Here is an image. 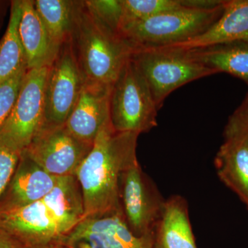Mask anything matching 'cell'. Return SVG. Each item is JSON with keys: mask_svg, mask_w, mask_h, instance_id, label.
<instances>
[{"mask_svg": "<svg viewBox=\"0 0 248 248\" xmlns=\"http://www.w3.org/2000/svg\"><path fill=\"white\" fill-rule=\"evenodd\" d=\"M60 244L67 248H155L154 233L134 234L119 210L86 217Z\"/></svg>", "mask_w": 248, "mask_h": 248, "instance_id": "cell-11", "label": "cell"}, {"mask_svg": "<svg viewBox=\"0 0 248 248\" xmlns=\"http://www.w3.org/2000/svg\"><path fill=\"white\" fill-rule=\"evenodd\" d=\"M73 1L71 0L33 1L35 10L45 24L52 43L58 50L71 37Z\"/></svg>", "mask_w": 248, "mask_h": 248, "instance_id": "cell-20", "label": "cell"}, {"mask_svg": "<svg viewBox=\"0 0 248 248\" xmlns=\"http://www.w3.org/2000/svg\"><path fill=\"white\" fill-rule=\"evenodd\" d=\"M224 138L215 156L217 174L248 209V139L228 125Z\"/></svg>", "mask_w": 248, "mask_h": 248, "instance_id": "cell-14", "label": "cell"}, {"mask_svg": "<svg viewBox=\"0 0 248 248\" xmlns=\"http://www.w3.org/2000/svg\"><path fill=\"white\" fill-rule=\"evenodd\" d=\"M241 108L244 109V110L247 111L248 112V100L246 101V102L245 103L244 105L241 107Z\"/></svg>", "mask_w": 248, "mask_h": 248, "instance_id": "cell-29", "label": "cell"}, {"mask_svg": "<svg viewBox=\"0 0 248 248\" xmlns=\"http://www.w3.org/2000/svg\"><path fill=\"white\" fill-rule=\"evenodd\" d=\"M27 71L22 70L0 84V130L14 107Z\"/></svg>", "mask_w": 248, "mask_h": 248, "instance_id": "cell-23", "label": "cell"}, {"mask_svg": "<svg viewBox=\"0 0 248 248\" xmlns=\"http://www.w3.org/2000/svg\"><path fill=\"white\" fill-rule=\"evenodd\" d=\"M0 248H25L7 232L0 228Z\"/></svg>", "mask_w": 248, "mask_h": 248, "instance_id": "cell-26", "label": "cell"}, {"mask_svg": "<svg viewBox=\"0 0 248 248\" xmlns=\"http://www.w3.org/2000/svg\"><path fill=\"white\" fill-rule=\"evenodd\" d=\"M60 177L49 174L24 152L0 199V211L25 206L46 197Z\"/></svg>", "mask_w": 248, "mask_h": 248, "instance_id": "cell-13", "label": "cell"}, {"mask_svg": "<svg viewBox=\"0 0 248 248\" xmlns=\"http://www.w3.org/2000/svg\"><path fill=\"white\" fill-rule=\"evenodd\" d=\"M84 84L70 40L62 45L49 67L45 88V124L65 125Z\"/></svg>", "mask_w": 248, "mask_h": 248, "instance_id": "cell-10", "label": "cell"}, {"mask_svg": "<svg viewBox=\"0 0 248 248\" xmlns=\"http://www.w3.org/2000/svg\"><path fill=\"white\" fill-rule=\"evenodd\" d=\"M231 42L248 44V0L224 1L221 16L202 35L183 43L158 48L185 50Z\"/></svg>", "mask_w": 248, "mask_h": 248, "instance_id": "cell-15", "label": "cell"}, {"mask_svg": "<svg viewBox=\"0 0 248 248\" xmlns=\"http://www.w3.org/2000/svg\"><path fill=\"white\" fill-rule=\"evenodd\" d=\"M223 3L224 1L186 0L185 6L180 9L124 28L120 36L133 51L183 43L210 29L221 16Z\"/></svg>", "mask_w": 248, "mask_h": 248, "instance_id": "cell-4", "label": "cell"}, {"mask_svg": "<svg viewBox=\"0 0 248 248\" xmlns=\"http://www.w3.org/2000/svg\"><path fill=\"white\" fill-rule=\"evenodd\" d=\"M185 5L186 0H122L123 15L120 32L129 25L162 13L180 9Z\"/></svg>", "mask_w": 248, "mask_h": 248, "instance_id": "cell-21", "label": "cell"}, {"mask_svg": "<svg viewBox=\"0 0 248 248\" xmlns=\"http://www.w3.org/2000/svg\"><path fill=\"white\" fill-rule=\"evenodd\" d=\"M182 51L194 61L209 69L217 73H228L248 84V43L218 44Z\"/></svg>", "mask_w": 248, "mask_h": 248, "instance_id": "cell-18", "label": "cell"}, {"mask_svg": "<svg viewBox=\"0 0 248 248\" xmlns=\"http://www.w3.org/2000/svg\"><path fill=\"white\" fill-rule=\"evenodd\" d=\"M227 125L238 130L248 139V112L244 109H238L231 116Z\"/></svg>", "mask_w": 248, "mask_h": 248, "instance_id": "cell-25", "label": "cell"}, {"mask_svg": "<svg viewBox=\"0 0 248 248\" xmlns=\"http://www.w3.org/2000/svg\"><path fill=\"white\" fill-rule=\"evenodd\" d=\"M70 42L84 81L112 87L133 49L104 27L84 1H73Z\"/></svg>", "mask_w": 248, "mask_h": 248, "instance_id": "cell-3", "label": "cell"}, {"mask_svg": "<svg viewBox=\"0 0 248 248\" xmlns=\"http://www.w3.org/2000/svg\"><path fill=\"white\" fill-rule=\"evenodd\" d=\"M166 200L139 161L122 173L120 208L127 226L134 234L141 236L154 233Z\"/></svg>", "mask_w": 248, "mask_h": 248, "instance_id": "cell-8", "label": "cell"}, {"mask_svg": "<svg viewBox=\"0 0 248 248\" xmlns=\"http://www.w3.org/2000/svg\"><path fill=\"white\" fill-rule=\"evenodd\" d=\"M21 15L22 0L11 1L9 24L0 41V84L22 70L28 69L25 53L18 31Z\"/></svg>", "mask_w": 248, "mask_h": 248, "instance_id": "cell-19", "label": "cell"}, {"mask_svg": "<svg viewBox=\"0 0 248 248\" xmlns=\"http://www.w3.org/2000/svg\"><path fill=\"white\" fill-rule=\"evenodd\" d=\"M158 110L146 79L130 57L111 90L112 127L123 133H148L157 125Z\"/></svg>", "mask_w": 248, "mask_h": 248, "instance_id": "cell-5", "label": "cell"}, {"mask_svg": "<svg viewBox=\"0 0 248 248\" xmlns=\"http://www.w3.org/2000/svg\"><path fill=\"white\" fill-rule=\"evenodd\" d=\"M154 243L155 248H197L184 197L172 195L166 200L155 229Z\"/></svg>", "mask_w": 248, "mask_h": 248, "instance_id": "cell-17", "label": "cell"}, {"mask_svg": "<svg viewBox=\"0 0 248 248\" xmlns=\"http://www.w3.org/2000/svg\"><path fill=\"white\" fill-rule=\"evenodd\" d=\"M139 136L117 131L111 122L98 133L76 174L82 192L84 218L121 210L120 178L125 170L138 162Z\"/></svg>", "mask_w": 248, "mask_h": 248, "instance_id": "cell-2", "label": "cell"}, {"mask_svg": "<svg viewBox=\"0 0 248 248\" xmlns=\"http://www.w3.org/2000/svg\"><path fill=\"white\" fill-rule=\"evenodd\" d=\"M93 143L76 138L66 125H43L24 152L40 167L55 177L76 176Z\"/></svg>", "mask_w": 248, "mask_h": 248, "instance_id": "cell-9", "label": "cell"}, {"mask_svg": "<svg viewBox=\"0 0 248 248\" xmlns=\"http://www.w3.org/2000/svg\"><path fill=\"white\" fill-rule=\"evenodd\" d=\"M90 12L104 27L119 35L123 15L122 0H86Z\"/></svg>", "mask_w": 248, "mask_h": 248, "instance_id": "cell-22", "label": "cell"}, {"mask_svg": "<svg viewBox=\"0 0 248 248\" xmlns=\"http://www.w3.org/2000/svg\"><path fill=\"white\" fill-rule=\"evenodd\" d=\"M48 70H28L14 107L0 130V147L20 154L43 127Z\"/></svg>", "mask_w": 248, "mask_h": 248, "instance_id": "cell-7", "label": "cell"}, {"mask_svg": "<svg viewBox=\"0 0 248 248\" xmlns=\"http://www.w3.org/2000/svg\"><path fill=\"white\" fill-rule=\"evenodd\" d=\"M11 1L0 0V29L2 27L3 21H4L8 8H9V5L11 6Z\"/></svg>", "mask_w": 248, "mask_h": 248, "instance_id": "cell-27", "label": "cell"}, {"mask_svg": "<svg viewBox=\"0 0 248 248\" xmlns=\"http://www.w3.org/2000/svg\"><path fill=\"white\" fill-rule=\"evenodd\" d=\"M112 87L84 81L65 125L76 138L93 143L101 129L110 122Z\"/></svg>", "mask_w": 248, "mask_h": 248, "instance_id": "cell-12", "label": "cell"}, {"mask_svg": "<svg viewBox=\"0 0 248 248\" xmlns=\"http://www.w3.org/2000/svg\"><path fill=\"white\" fill-rule=\"evenodd\" d=\"M18 31L25 53L28 70L51 66L60 49L55 48L52 43L32 0H22V15Z\"/></svg>", "mask_w": 248, "mask_h": 248, "instance_id": "cell-16", "label": "cell"}, {"mask_svg": "<svg viewBox=\"0 0 248 248\" xmlns=\"http://www.w3.org/2000/svg\"><path fill=\"white\" fill-rule=\"evenodd\" d=\"M19 155V153L0 147V199L12 177Z\"/></svg>", "mask_w": 248, "mask_h": 248, "instance_id": "cell-24", "label": "cell"}, {"mask_svg": "<svg viewBox=\"0 0 248 248\" xmlns=\"http://www.w3.org/2000/svg\"><path fill=\"white\" fill-rule=\"evenodd\" d=\"M131 58L146 79L158 110L176 89L191 81L217 74L194 61L182 50L139 49L133 51Z\"/></svg>", "mask_w": 248, "mask_h": 248, "instance_id": "cell-6", "label": "cell"}, {"mask_svg": "<svg viewBox=\"0 0 248 248\" xmlns=\"http://www.w3.org/2000/svg\"><path fill=\"white\" fill-rule=\"evenodd\" d=\"M46 248H67L66 246H63L62 244H58L56 245H53V246H50V247Z\"/></svg>", "mask_w": 248, "mask_h": 248, "instance_id": "cell-28", "label": "cell"}, {"mask_svg": "<svg viewBox=\"0 0 248 248\" xmlns=\"http://www.w3.org/2000/svg\"><path fill=\"white\" fill-rule=\"evenodd\" d=\"M84 218L79 182L76 176H67L42 200L0 211V228L25 248H46L60 244Z\"/></svg>", "mask_w": 248, "mask_h": 248, "instance_id": "cell-1", "label": "cell"}]
</instances>
